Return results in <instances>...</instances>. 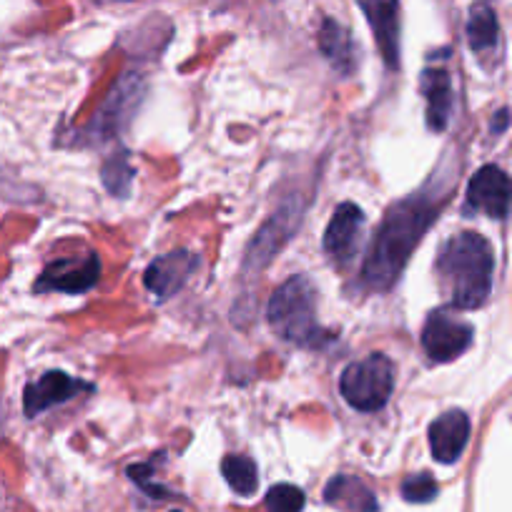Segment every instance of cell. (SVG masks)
<instances>
[{
  "mask_svg": "<svg viewBox=\"0 0 512 512\" xmlns=\"http://www.w3.org/2000/svg\"><path fill=\"white\" fill-rule=\"evenodd\" d=\"M445 199L447 196H442L440 191L422 189L420 194H412L410 199L387 211L362 269V282L369 289L387 292L400 279L412 251L437 219Z\"/></svg>",
  "mask_w": 512,
  "mask_h": 512,
  "instance_id": "obj_1",
  "label": "cell"
},
{
  "mask_svg": "<svg viewBox=\"0 0 512 512\" xmlns=\"http://www.w3.org/2000/svg\"><path fill=\"white\" fill-rule=\"evenodd\" d=\"M435 269L452 307L475 309L490 297L495 256L485 236L462 231L447 239L437 256Z\"/></svg>",
  "mask_w": 512,
  "mask_h": 512,
  "instance_id": "obj_2",
  "label": "cell"
},
{
  "mask_svg": "<svg viewBox=\"0 0 512 512\" xmlns=\"http://www.w3.org/2000/svg\"><path fill=\"white\" fill-rule=\"evenodd\" d=\"M267 319L277 337L297 347L314 349L332 339L327 329L317 322V294L309 279L292 277L272 294Z\"/></svg>",
  "mask_w": 512,
  "mask_h": 512,
  "instance_id": "obj_3",
  "label": "cell"
},
{
  "mask_svg": "<svg viewBox=\"0 0 512 512\" xmlns=\"http://www.w3.org/2000/svg\"><path fill=\"white\" fill-rule=\"evenodd\" d=\"M395 390V364L384 354H369L349 364L339 379V392L359 412H377L387 405Z\"/></svg>",
  "mask_w": 512,
  "mask_h": 512,
  "instance_id": "obj_4",
  "label": "cell"
},
{
  "mask_svg": "<svg viewBox=\"0 0 512 512\" xmlns=\"http://www.w3.org/2000/svg\"><path fill=\"white\" fill-rule=\"evenodd\" d=\"M472 334L475 332L470 324L440 309L427 317L425 329H422V347L432 362H452L470 349Z\"/></svg>",
  "mask_w": 512,
  "mask_h": 512,
  "instance_id": "obj_5",
  "label": "cell"
},
{
  "mask_svg": "<svg viewBox=\"0 0 512 512\" xmlns=\"http://www.w3.org/2000/svg\"><path fill=\"white\" fill-rule=\"evenodd\" d=\"M101 277V262L96 254L68 256L58 262L48 264L36 282V292H63V294H83L93 287Z\"/></svg>",
  "mask_w": 512,
  "mask_h": 512,
  "instance_id": "obj_6",
  "label": "cell"
},
{
  "mask_svg": "<svg viewBox=\"0 0 512 512\" xmlns=\"http://www.w3.org/2000/svg\"><path fill=\"white\" fill-rule=\"evenodd\" d=\"M364 231V214L357 204L344 201L334 209L332 221H329L327 231H324V251L329 254L334 264L347 267L357 256L359 244H362Z\"/></svg>",
  "mask_w": 512,
  "mask_h": 512,
  "instance_id": "obj_7",
  "label": "cell"
},
{
  "mask_svg": "<svg viewBox=\"0 0 512 512\" xmlns=\"http://www.w3.org/2000/svg\"><path fill=\"white\" fill-rule=\"evenodd\" d=\"M362 8L387 68H400V0H354Z\"/></svg>",
  "mask_w": 512,
  "mask_h": 512,
  "instance_id": "obj_8",
  "label": "cell"
},
{
  "mask_svg": "<svg viewBox=\"0 0 512 512\" xmlns=\"http://www.w3.org/2000/svg\"><path fill=\"white\" fill-rule=\"evenodd\" d=\"M299 214L302 211L292 209V206H284L282 214H274V219H269L267 224L259 229V234L251 241L249 251H246L244 269H241V277H251V274H259L269 262L272 256L287 244L289 234L294 231V226H299Z\"/></svg>",
  "mask_w": 512,
  "mask_h": 512,
  "instance_id": "obj_9",
  "label": "cell"
},
{
  "mask_svg": "<svg viewBox=\"0 0 512 512\" xmlns=\"http://www.w3.org/2000/svg\"><path fill=\"white\" fill-rule=\"evenodd\" d=\"M196 267H199V256L196 254L186 249L171 251V254L159 256V259L149 264L144 274V284L154 294V299L166 302V299L176 297L186 287Z\"/></svg>",
  "mask_w": 512,
  "mask_h": 512,
  "instance_id": "obj_10",
  "label": "cell"
},
{
  "mask_svg": "<svg viewBox=\"0 0 512 512\" xmlns=\"http://www.w3.org/2000/svg\"><path fill=\"white\" fill-rule=\"evenodd\" d=\"M512 204V181L497 166H482L467 186V209L505 219Z\"/></svg>",
  "mask_w": 512,
  "mask_h": 512,
  "instance_id": "obj_11",
  "label": "cell"
},
{
  "mask_svg": "<svg viewBox=\"0 0 512 512\" xmlns=\"http://www.w3.org/2000/svg\"><path fill=\"white\" fill-rule=\"evenodd\" d=\"M83 390H91V384L53 369V372H46L36 382L28 384L26 392H23V412H26V417H38L51 407L73 400Z\"/></svg>",
  "mask_w": 512,
  "mask_h": 512,
  "instance_id": "obj_12",
  "label": "cell"
},
{
  "mask_svg": "<svg viewBox=\"0 0 512 512\" xmlns=\"http://www.w3.org/2000/svg\"><path fill=\"white\" fill-rule=\"evenodd\" d=\"M467 440H470V417L462 410L445 412L430 425L432 457L442 465H452L460 460Z\"/></svg>",
  "mask_w": 512,
  "mask_h": 512,
  "instance_id": "obj_13",
  "label": "cell"
},
{
  "mask_svg": "<svg viewBox=\"0 0 512 512\" xmlns=\"http://www.w3.org/2000/svg\"><path fill=\"white\" fill-rule=\"evenodd\" d=\"M141 81L134 76H126L116 88H113L111 98L101 106L98 116L93 118L91 126L86 128L88 134L96 131L98 139H111V134H116L118 128L128 121V113L134 111L136 96H139Z\"/></svg>",
  "mask_w": 512,
  "mask_h": 512,
  "instance_id": "obj_14",
  "label": "cell"
},
{
  "mask_svg": "<svg viewBox=\"0 0 512 512\" xmlns=\"http://www.w3.org/2000/svg\"><path fill=\"white\" fill-rule=\"evenodd\" d=\"M420 91L427 98V126L432 131H445L452 116V106H455L452 81L447 76V71H442V68H427L420 78Z\"/></svg>",
  "mask_w": 512,
  "mask_h": 512,
  "instance_id": "obj_15",
  "label": "cell"
},
{
  "mask_svg": "<svg viewBox=\"0 0 512 512\" xmlns=\"http://www.w3.org/2000/svg\"><path fill=\"white\" fill-rule=\"evenodd\" d=\"M317 41L319 51L327 58L329 66L339 76H352L354 68H357V51H354V41L347 28L334 21V18H324L322 26H319Z\"/></svg>",
  "mask_w": 512,
  "mask_h": 512,
  "instance_id": "obj_16",
  "label": "cell"
},
{
  "mask_svg": "<svg viewBox=\"0 0 512 512\" xmlns=\"http://www.w3.org/2000/svg\"><path fill=\"white\" fill-rule=\"evenodd\" d=\"M327 505L337 507L339 512H379V502L374 492L364 485L359 477L337 475L324 487Z\"/></svg>",
  "mask_w": 512,
  "mask_h": 512,
  "instance_id": "obj_17",
  "label": "cell"
},
{
  "mask_svg": "<svg viewBox=\"0 0 512 512\" xmlns=\"http://www.w3.org/2000/svg\"><path fill=\"white\" fill-rule=\"evenodd\" d=\"M500 28H497V16L487 3H477L470 11V21H467V41L475 53L490 51L495 48Z\"/></svg>",
  "mask_w": 512,
  "mask_h": 512,
  "instance_id": "obj_18",
  "label": "cell"
},
{
  "mask_svg": "<svg viewBox=\"0 0 512 512\" xmlns=\"http://www.w3.org/2000/svg\"><path fill=\"white\" fill-rule=\"evenodd\" d=\"M221 475L229 482L231 490L241 497H251L259 485V472H256L254 460L244 455H226L221 460Z\"/></svg>",
  "mask_w": 512,
  "mask_h": 512,
  "instance_id": "obj_19",
  "label": "cell"
},
{
  "mask_svg": "<svg viewBox=\"0 0 512 512\" xmlns=\"http://www.w3.org/2000/svg\"><path fill=\"white\" fill-rule=\"evenodd\" d=\"M103 184H106V189L111 191L113 196H118V199H126L128 194H131V184H134V166L128 164V156L123 154H113L111 159L103 164Z\"/></svg>",
  "mask_w": 512,
  "mask_h": 512,
  "instance_id": "obj_20",
  "label": "cell"
},
{
  "mask_svg": "<svg viewBox=\"0 0 512 512\" xmlns=\"http://www.w3.org/2000/svg\"><path fill=\"white\" fill-rule=\"evenodd\" d=\"M304 490L297 485H289V482H282V485H274L272 490L267 492V512H302L304 510Z\"/></svg>",
  "mask_w": 512,
  "mask_h": 512,
  "instance_id": "obj_21",
  "label": "cell"
},
{
  "mask_svg": "<svg viewBox=\"0 0 512 512\" xmlns=\"http://www.w3.org/2000/svg\"><path fill=\"white\" fill-rule=\"evenodd\" d=\"M437 482L432 480L430 472H420V475H410L402 482V497L407 502H415V505H425L437 497Z\"/></svg>",
  "mask_w": 512,
  "mask_h": 512,
  "instance_id": "obj_22",
  "label": "cell"
},
{
  "mask_svg": "<svg viewBox=\"0 0 512 512\" xmlns=\"http://www.w3.org/2000/svg\"><path fill=\"white\" fill-rule=\"evenodd\" d=\"M174 512H179V510H174Z\"/></svg>",
  "mask_w": 512,
  "mask_h": 512,
  "instance_id": "obj_23",
  "label": "cell"
}]
</instances>
